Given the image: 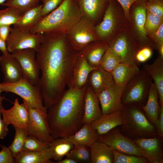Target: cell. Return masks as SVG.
<instances>
[{"label": "cell", "instance_id": "cell-41", "mask_svg": "<svg viewBox=\"0 0 163 163\" xmlns=\"http://www.w3.org/2000/svg\"><path fill=\"white\" fill-rule=\"evenodd\" d=\"M145 2L146 11L163 18V0H152Z\"/></svg>", "mask_w": 163, "mask_h": 163}, {"label": "cell", "instance_id": "cell-13", "mask_svg": "<svg viewBox=\"0 0 163 163\" xmlns=\"http://www.w3.org/2000/svg\"><path fill=\"white\" fill-rule=\"evenodd\" d=\"M33 49L16 50L11 53L18 62L23 78L32 85H38L40 69Z\"/></svg>", "mask_w": 163, "mask_h": 163}, {"label": "cell", "instance_id": "cell-14", "mask_svg": "<svg viewBox=\"0 0 163 163\" xmlns=\"http://www.w3.org/2000/svg\"><path fill=\"white\" fill-rule=\"evenodd\" d=\"M124 88L122 86L115 84L96 94L102 115L123 110V106L121 103V98Z\"/></svg>", "mask_w": 163, "mask_h": 163}, {"label": "cell", "instance_id": "cell-7", "mask_svg": "<svg viewBox=\"0 0 163 163\" xmlns=\"http://www.w3.org/2000/svg\"><path fill=\"white\" fill-rule=\"evenodd\" d=\"M23 101L28 113L25 129L28 135L48 145L54 139L51 134L47 112L31 107L24 100Z\"/></svg>", "mask_w": 163, "mask_h": 163}, {"label": "cell", "instance_id": "cell-37", "mask_svg": "<svg viewBox=\"0 0 163 163\" xmlns=\"http://www.w3.org/2000/svg\"><path fill=\"white\" fill-rule=\"evenodd\" d=\"M40 0H7L1 5L13 8L22 14L37 6Z\"/></svg>", "mask_w": 163, "mask_h": 163}, {"label": "cell", "instance_id": "cell-19", "mask_svg": "<svg viewBox=\"0 0 163 163\" xmlns=\"http://www.w3.org/2000/svg\"><path fill=\"white\" fill-rule=\"evenodd\" d=\"M3 119L8 125L25 129L27 121L28 113L25 104L23 102L20 104L18 99H15L14 105L11 108L1 110Z\"/></svg>", "mask_w": 163, "mask_h": 163}, {"label": "cell", "instance_id": "cell-24", "mask_svg": "<svg viewBox=\"0 0 163 163\" xmlns=\"http://www.w3.org/2000/svg\"><path fill=\"white\" fill-rule=\"evenodd\" d=\"M123 122V115L122 110L107 115H102L90 125L101 135L122 125Z\"/></svg>", "mask_w": 163, "mask_h": 163}, {"label": "cell", "instance_id": "cell-50", "mask_svg": "<svg viewBox=\"0 0 163 163\" xmlns=\"http://www.w3.org/2000/svg\"><path fill=\"white\" fill-rule=\"evenodd\" d=\"M0 50L2 54L8 53L5 41L0 38Z\"/></svg>", "mask_w": 163, "mask_h": 163}, {"label": "cell", "instance_id": "cell-8", "mask_svg": "<svg viewBox=\"0 0 163 163\" xmlns=\"http://www.w3.org/2000/svg\"><path fill=\"white\" fill-rule=\"evenodd\" d=\"M0 85L2 91L15 94L21 97L31 107L47 112L38 85H32L23 78L14 83H0Z\"/></svg>", "mask_w": 163, "mask_h": 163}, {"label": "cell", "instance_id": "cell-49", "mask_svg": "<svg viewBox=\"0 0 163 163\" xmlns=\"http://www.w3.org/2000/svg\"><path fill=\"white\" fill-rule=\"evenodd\" d=\"M11 25H4L0 26V38L6 41L12 28Z\"/></svg>", "mask_w": 163, "mask_h": 163}, {"label": "cell", "instance_id": "cell-43", "mask_svg": "<svg viewBox=\"0 0 163 163\" xmlns=\"http://www.w3.org/2000/svg\"><path fill=\"white\" fill-rule=\"evenodd\" d=\"M153 49L149 46H144L140 48L135 56L136 62L139 66L140 63L146 62L152 55Z\"/></svg>", "mask_w": 163, "mask_h": 163}, {"label": "cell", "instance_id": "cell-34", "mask_svg": "<svg viewBox=\"0 0 163 163\" xmlns=\"http://www.w3.org/2000/svg\"><path fill=\"white\" fill-rule=\"evenodd\" d=\"M120 62V59L108 46L101 59L100 66L105 70L111 72Z\"/></svg>", "mask_w": 163, "mask_h": 163}, {"label": "cell", "instance_id": "cell-1", "mask_svg": "<svg viewBox=\"0 0 163 163\" xmlns=\"http://www.w3.org/2000/svg\"><path fill=\"white\" fill-rule=\"evenodd\" d=\"M43 34V39L36 59L41 72L38 85L44 105L47 110L66 89L80 51L73 48L66 34Z\"/></svg>", "mask_w": 163, "mask_h": 163}, {"label": "cell", "instance_id": "cell-26", "mask_svg": "<svg viewBox=\"0 0 163 163\" xmlns=\"http://www.w3.org/2000/svg\"><path fill=\"white\" fill-rule=\"evenodd\" d=\"M100 135L91 125L83 124L73 135L67 137L74 146L83 145L90 147L98 140Z\"/></svg>", "mask_w": 163, "mask_h": 163}, {"label": "cell", "instance_id": "cell-53", "mask_svg": "<svg viewBox=\"0 0 163 163\" xmlns=\"http://www.w3.org/2000/svg\"><path fill=\"white\" fill-rule=\"evenodd\" d=\"M2 92L0 85V103H2L3 101L5 99V98L2 97L1 95V93Z\"/></svg>", "mask_w": 163, "mask_h": 163}, {"label": "cell", "instance_id": "cell-30", "mask_svg": "<svg viewBox=\"0 0 163 163\" xmlns=\"http://www.w3.org/2000/svg\"><path fill=\"white\" fill-rule=\"evenodd\" d=\"M139 70L137 66L120 62L111 72L115 84L124 87Z\"/></svg>", "mask_w": 163, "mask_h": 163}, {"label": "cell", "instance_id": "cell-4", "mask_svg": "<svg viewBox=\"0 0 163 163\" xmlns=\"http://www.w3.org/2000/svg\"><path fill=\"white\" fill-rule=\"evenodd\" d=\"M123 106V122L118 127L123 135L132 139L158 136L141 106L133 104Z\"/></svg>", "mask_w": 163, "mask_h": 163}, {"label": "cell", "instance_id": "cell-35", "mask_svg": "<svg viewBox=\"0 0 163 163\" xmlns=\"http://www.w3.org/2000/svg\"><path fill=\"white\" fill-rule=\"evenodd\" d=\"M23 14L11 7L0 10V26L13 25L20 19Z\"/></svg>", "mask_w": 163, "mask_h": 163}, {"label": "cell", "instance_id": "cell-28", "mask_svg": "<svg viewBox=\"0 0 163 163\" xmlns=\"http://www.w3.org/2000/svg\"><path fill=\"white\" fill-rule=\"evenodd\" d=\"M14 158L16 163H55L48 147L43 151L23 150Z\"/></svg>", "mask_w": 163, "mask_h": 163}, {"label": "cell", "instance_id": "cell-12", "mask_svg": "<svg viewBox=\"0 0 163 163\" xmlns=\"http://www.w3.org/2000/svg\"><path fill=\"white\" fill-rule=\"evenodd\" d=\"M98 140L120 153L143 157L141 151L133 140L123 135L120 131L118 126L100 135Z\"/></svg>", "mask_w": 163, "mask_h": 163}, {"label": "cell", "instance_id": "cell-21", "mask_svg": "<svg viewBox=\"0 0 163 163\" xmlns=\"http://www.w3.org/2000/svg\"><path fill=\"white\" fill-rule=\"evenodd\" d=\"M102 115L99 102L97 94L87 85L84 95L83 124L90 125Z\"/></svg>", "mask_w": 163, "mask_h": 163}, {"label": "cell", "instance_id": "cell-48", "mask_svg": "<svg viewBox=\"0 0 163 163\" xmlns=\"http://www.w3.org/2000/svg\"><path fill=\"white\" fill-rule=\"evenodd\" d=\"M3 107L2 103H0V139H1L5 138L9 131L8 125L3 119L1 118V110Z\"/></svg>", "mask_w": 163, "mask_h": 163}, {"label": "cell", "instance_id": "cell-18", "mask_svg": "<svg viewBox=\"0 0 163 163\" xmlns=\"http://www.w3.org/2000/svg\"><path fill=\"white\" fill-rule=\"evenodd\" d=\"M82 16L95 26L101 21L108 0H75Z\"/></svg>", "mask_w": 163, "mask_h": 163}, {"label": "cell", "instance_id": "cell-3", "mask_svg": "<svg viewBox=\"0 0 163 163\" xmlns=\"http://www.w3.org/2000/svg\"><path fill=\"white\" fill-rule=\"evenodd\" d=\"M82 17L75 0H63L57 8L43 18L30 31L33 34H66Z\"/></svg>", "mask_w": 163, "mask_h": 163}, {"label": "cell", "instance_id": "cell-27", "mask_svg": "<svg viewBox=\"0 0 163 163\" xmlns=\"http://www.w3.org/2000/svg\"><path fill=\"white\" fill-rule=\"evenodd\" d=\"M141 107L149 120L154 124L159 117L161 106L158 91L153 82L150 86L146 102L144 106Z\"/></svg>", "mask_w": 163, "mask_h": 163}, {"label": "cell", "instance_id": "cell-11", "mask_svg": "<svg viewBox=\"0 0 163 163\" xmlns=\"http://www.w3.org/2000/svg\"><path fill=\"white\" fill-rule=\"evenodd\" d=\"M43 38V34H33L30 31L13 27L5 42L8 51L10 53L27 49H34L37 52Z\"/></svg>", "mask_w": 163, "mask_h": 163}, {"label": "cell", "instance_id": "cell-17", "mask_svg": "<svg viewBox=\"0 0 163 163\" xmlns=\"http://www.w3.org/2000/svg\"><path fill=\"white\" fill-rule=\"evenodd\" d=\"M130 8L133 11V22L135 30L140 38V48L147 46L155 49V43L147 41V35L145 29L146 17L145 2L139 0L133 4Z\"/></svg>", "mask_w": 163, "mask_h": 163}, {"label": "cell", "instance_id": "cell-6", "mask_svg": "<svg viewBox=\"0 0 163 163\" xmlns=\"http://www.w3.org/2000/svg\"><path fill=\"white\" fill-rule=\"evenodd\" d=\"M152 80L143 69H140L124 88L121 98L123 105L136 104L141 107L145 104Z\"/></svg>", "mask_w": 163, "mask_h": 163}, {"label": "cell", "instance_id": "cell-31", "mask_svg": "<svg viewBox=\"0 0 163 163\" xmlns=\"http://www.w3.org/2000/svg\"><path fill=\"white\" fill-rule=\"evenodd\" d=\"M48 147L51 153L52 159L58 162L69 152L74 145L67 137H61L54 139L48 145Z\"/></svg>", "mask_w": 163, "mask_h": 163}, {"label": "cell", "instance_id": "cell-52", "mask_svg": "<svg viewBox=\"0 0 163 163\" xmlns=\"http://www.w3.org/2000/svg\"><path fill=\"white\" fill-rule=\"evenodd\" d=\"M157 50L158 51L159 55L163 57V44L158 47Z\"/></svg>", "mask_w": 163, "mask_h": 163}, {"label": "cell", "instance_id": "cell-16", "mask_svg": "<svg viewBox=\"0 0 163 163\" xmlns=\"http://www.w3.org/2000/svg\"><path fill=\"white\" fill-rule=\"evenodd\" d=\"M159 136L133 139L141 151L143 157L150 163H163L161 142Z\"/></svg>", "mask_w": 163, "mask_h": 163}, {"label": "cell", "instance_id": "cell-9", "mask_svg": "<svg viewBox=\"0 0 163 163\" xmlns=\"http://www.w3.org/2000/svg\"><path fill=\"white\" fill-rule=\"evenodd\" d=\"M127 28L108 44L120 59L121 62L139 67L135 56L140 48L137 40L133 38Z\"/></svg>", "mask_w": 163, "mask_h": 163}, {"label": "cell", "instance_id": "cell-54", "mask_svg": "<svg viewBox=\"0 0 163 163\" xmlns=\"http://www.w3.org/2000/svg\"><path fill=\"white\" fill-rule=\"evenodd\" d=\"M7 0H0V4L1 5L2 3L5 2Z\"/></svg>", "mask_w": 163, "mask_h": 163}, {"label": "cell", "instance_id": "cell-23", "mask_svg": "<svg viewBox=\"0 0 163 163\" xmlns=\"http://www.w3.org/2000/svg\"><path fill=\"white\" fill-rule=\"evenodd\" d=\"M142 69L153 81L158 91L160 106H163V57L159 55L152 63H144Z\"/></svg>", "mask_w": 163, "mask_h": 163}, {"label": "cell", "instance_id": "cell-51", "mask_svg": "<svg viewBox=\"0 0 163 163\" xmlns=\"http://www.w3.org/2000/svg\"><path fill=\"white\" fill-rule=\"evenodd\" d=\"M66 158L61 161L55 162V163H77V162L73 159L67 156Z\"/></svg>", "mask_w": 163, "mask_h": 163}, {"label": "cell", "instance_id": "cell-32", "mask_svg": "<svg viewBox=\"0 0 163 163\" xmlns=\"http://www.w3.org/2000/svg\"><path fill=\"white\" fill-rule=\"evenodd\" d=\"M42 5L37 6L24 13L20 20L14 27L22 30L30 31V30L42 18L41 12Z\"/></svg>", "mask_w": 163, "mask_h": 163}, {"label": "cell", "instance_id": "cell-25", "mask_svg": "<svg viewBox=\"0 0 163 163\" xmlns=\"http://www.w3.org/2000/svg\"><path fill=\"white\" fill-rule=\"evenodd\" d=\"M108 46L107 42L100 40L89 43L80 52L90 65L97 67Z\"/></svg>", "mask_w": 163, "mask_h": 163}, {"label": "cell", "instance_id": "cell-39", "mask_svg": "<svg viewBox=\"0 0 163 163\" xmlns=\"http://www.w3.org/2000/svg\"><path fill=\"white\" fill-rule=\"evenodd\" d=\"M145 29L149 36L153 34L163 23V18L156 16L146 11Z\"/></svg>", "mask_w": 163, "mask_h": 163}, {"label": "cell", "instance_id": "cell-55", "mask_svg": "<svg viewBox=\"0 0 163 163\" xmlns=\"http://www.w3.org/2000/svg\"><path fill=\"white\" fill-rule=\"evenodd\" d=\"M144 2H145L148 1L152 0H140Z\"/></svg>", "mask_w": 163, "mask_h": 163}, {"label": "cell", "instance_id": "cell-38", "mask_svg": "<svg viewBox=\"0 0 163 163\" xmlns=\"http://www.w3.org/2000/svg\"><path fill=\"white\" fill-rule=\"evenodd\" d=\"M112 150L113 156V163H149L147 159L144 157L123 154L112 149Z\"/></svg>", "mask_w": 163, "mask_h": 163}, {"label": "cell", "instance_id": "cell-29", "mask_svg": "<svg viewBox=\"0 0 163 163\" xmlns=\"http://www.w3.org/2000/svg\"><path fill=\"white\" fill-rule=\"evenodd\" d=\"M91 163H113L111 148L98 140L90 147Z\"/></svg>", "mask_w": 163, "mask_h": 163}, {"label": "cell", "instance_id": "cell-44", "mask_svg": "<svg viewBox=\"0 0 163 163\" xmlns=\"http://www.w3.org/2000/svg\"><path fill=\"white\" fill-rule=\"evenodd\" d=\"M0 163H14V158L8 147L0 144Z\"/></svg>", "mask_w": 163, "mask_h": 163}, {"label": "cell", "instance_id": "cell-33", "mask_svg": "<svg viewBox=\"0 0 163 163\" xmlns=\"http://www.w3.org/2000/svg\"><path fill=\"white\" fill-rule=\"evenodd\" d=\"M13 126L15 129V136L12 143L8 147L14 158L23 151L24 141L28 135L25 129Z\"/></svg>", "mask_w": 163, "mask_h": 163}, {"label": "cell", "instance_id": "cell-5", "mask_svg": "<svg viewBox=\"0 0 163 163\" xmlns=\"http://www.w3.org/2000/svg\"><path fill=\"white\" fill-rule=\"evenodd\" d=\"M116 0H108L101 22L95 26L101 40L107 44L127 27L123 9Z\"/></svg>", "mask_w": 163, "mask_h": 163}, {"label": "cell", "instance_id": "cell-42", "mask_svg": "<svg viewBox=\"0 0 163 163\" xmlns=\"http://www.w3.org/2000/svg\"><path fill=\"white\" fill-rule=\"evenodd\" d=\"M63 0H40L41 4L42 18L53 11L62 3Z\"/></svg>", "mask_w": 163, "mask_h": 163}, {"label": "cell", "instance_id": "cell-45", "mask_svg": "<svg viewBox=\"0 0 163 163\" xmlns=\"http://www.w3.org/2000/svg\"><path fill=\"white\" fill-rule=\"evenodd\" d=\"M156 44L157 48L159 46L163 44V23L158 29L152 35L149 36Z\"/></svg>", "mask_w": 163, "mask_h": 163}, {"label": "cell", "instance_id": "cell-10", "mask_svg": "<svg viewBox=\"0 0 163 163\" xmlns=\"http://www.w3.org/2000/svg\"><path fill=\"white\" fill-rule=\"evenodd\" d=\"M66 36L73 48L78 51H81L89 43L101 40L95 25L83 17L67 33Z\"/></svg>", "mask_w": 163, "mask_h": 163}, {"label": "cell", "instance_id": "cell-22", "mask_svg": "<svg viewBox=\"0 0 163 163\" xmlns=\"http://www.w3.org/2000/svg\"><path fill=\"white\" fill-rule=\"evenodd\" d=\"M115 84L111 72L105 70L100 66L90 73L88 79L87 85L96 94Z\"/></svg>", "mask_w": 163, "mask_h": 163}, {"label": "cell", "instance_id": "cell-47", "mask_svg": "<svg viewBox=\"0 0 163 163\" xmlns=\"http://www.w3.org/2000/svg\"><path fill=\"white\" fill-rule=\"evenodd\" d=\"M154 125L160 137H163V106H161L159 117Z\"/></svg>", "mask_w": 163, "mask_h": 163}, {"label": "cell", "instance_id": "cell-36", "mask_svg": "<svg viewBox=\"0 0 163 163\" xmlns=\"http://www.w3.org/2000/svg\"><path fill=\"white\" fill-rule=\"evenodd\" d=\"M66 156L73 159L77 163H90V148L83 145L74 146Z\"/></svg>", "mask_w": 163, "mask_h": 163}, {"label": "cell", "instance_id": "cell-40", "mask_svg": "<svg viewBox=\"0 0 163 163\" xmlns=\"http://www.w3.org/2000/svg\"><path fill=\"white\" fill-rule=\"evenodd\" d=\"M48 148V145L43 143L36 138L28 135L26 137L23 147V150L43 151Z\"/></svg>", "mask_w": 163, "mask_h": 163}, {"label": "cell", "instance_id": "cell-2", "mask_svg": "<svg viewBox=\"0 0 163 163\" xmlns=\"http://www.w3.org/2000/svg\"><path fill=\"white\" fill-rule=\"evenodd\" d=\"M87 85L81 89L69 88L47 110L53 139L71 136L83 124L84 95Z\"/></svg>", "mask_w": 163, "mask_h": 163}, {"label": "cell", "instance_id": "cell-46", "mask_svg": "<svg viewBox=\"0 0 163 163\" xmlns=\"http://www.w3.org/2000/svg\"><path fill=\"white\" fill-rule=\"evenodd\" d=\"M121 6L126 18L129 20L130 8L132 5L140 0H116Z\"/></svg>", "mask_w": 163, "mask_h": 163}, {"label": "cell", "instance_id": "cell-15", "mask_svg": "<svg viewBox=\"0 0 163 163\" xmlns=\"http://www.w3.org/2000/svg\"><path fill=\"white\" fill-rule=\"evenodd\" d=\"M97 67L90 65L80 51L74 63L71 77L67 86L68 88L81 89L87 85L89 74Z\"/></svg>", "mask_w": 163, "mask_h": 163}, {"label": "cell", "instance_id": "cell-20", "mask_svg": "<svg viewBox=\"0 0 163 163\" xmlns=\"http://www.w3.org/2000/svg\"><path fill=\"white\" fill-rule=\"evenodd\" d=\"M0 64L4 76L3 83H14L23 78L19 63L11 53L3 54L0 56Z\"/></svg>", "mask_w": 163, "mask_h": 163}]
</instances>
